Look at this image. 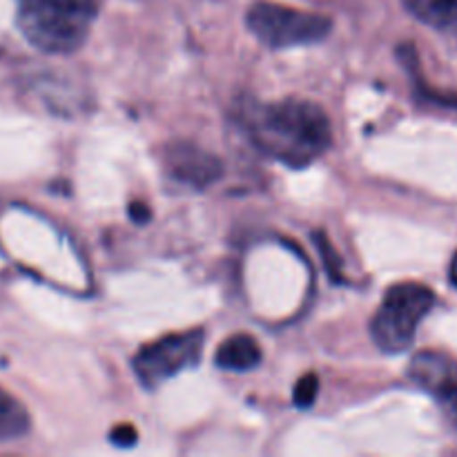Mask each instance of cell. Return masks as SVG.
Instances as JSON below:
<instances>
[{"label":"cell","instance_id":"9c48e42d","mask_svg":"<svg viewBox=\"0 0 457 457\" xmlns=\"http://www.w3.org/2000/svg\"><path fill=\"white\" fill-rule=\"evenodd\" d=\"M420 22L436 29H457V0H404Z\"/></svg>","mask_w":457,"mask_h":457},{"label":"cell","instance_id":"4fadbf2b","mask_svg":"<svg viewBox=\"0 0 457 457\" xmlns=\"http://www.w3.org/2000/svg\"><path fill=\"white\" fill-rule=\"evenodd\" d=\"M129 217H132L137 223H145L150 221V210H147V205L143 204H132L129 205Z\"/></svg>","mask_w":457,"mask_h":457},{"label":"cell","instance_id":"8992f818","mask_svg":"<svg viewBox=\"0 0 457 457\" xmlns=\"http://www.w3.org/2000/svg\"><path fill=\"white\" fill-rule=\"evenodd\" d=\"M409 378L440 404L442 413L457 428V361L445 353L424 351L413 357Z\"/></svg>","mask_w":457,"mask_h":457},{"label":"cell","instance_id":"6da1fadb","mask_svg":"<svg viewBox=\"0 0 457 457\" xmlns=\"http://www.w3.org/2000/svg\"><path fill=\"white\" fill-rule=\"evenodd\" d=\"M237 119L263 154L290 168H306L333 143L328 116L311 101L288 98L266 105L244 101Z\"/></svg>","mask_w":457,"mask_h":457},{"label":"cell","instance_id":"52a82bcc","mask_svg":"<svg viewBox=\"0 0 457 457\" xmlns=\"http://www.w3.org/2000/svg\"><path fill=\"white\" fill-rule=\"evenodd\" d=\"M163 165L172 179L195 190H205L223 177L219 156L187 141H174L163 150Z\"/></svg>","mask_w":457,"mask_h":457},{"label":"cell","instance_id":"7c38bea8","mask_svg":"<svg viewBox=\"0 0 457 457\" xmlns=\"http://www.w3.org/2000/svg\"><path fill=\"white\" fill-rule=\"evenodd\" d=\"M110 440L114 442L116 446H132L137 442V431H134L129 424H123V427H116L114 431L110 433Z\"/></svg>","mask_w":457,"mask_h":457},{"label":"cell","instance_id":"7a4b0ae2","mask_svg":"<svg viewBox=\"0 0 457 457\" xmlns=\"http://www.w3.org/2000/svg\"><path fill=\"white\" fill-rule=\"evenodd\" d=\"M96 0H16L22 36L45 54H70L85 43Z\"/></svg>","mask_w":457,"mask_h":457},{"label":"cell","instance_id":"3957f363","mask_svg":"<svg viewBox=\"0 0 457 457\" xmlns=\"http://www.w3.org/2000/svg\"><path fill=\"white\" fill-rule=\"evenodd\" d=\"M436 303V295L422 284H397L386 290L378 315L370 321V335L379 351L400 355L413 344L418 326Z\"/></svg>","mask_w":457,"mask_h":457},{"label":"cell","instance_id":"277c9868","mask_svg":"<svg viewBox=\"0 0 457 457\" xmlns=\"http://www.w3.org/2000/svg\"><path fill=\"white\" fill-rule=\"evenodd\" d=\"M245 25L259 43L270 49L320 43L333 29L330 18L321 13L299 12L275 3L253 4L245 16Z\"/></svg>","mask_w":457,"mask_h":457},{"label":"cell","instance_id":"5bb4252c","mask_svg":"<svg viewBox=\"0 0 457 457\" xmlns=\"http://www.w3.org/2000/svg\"><path fill=\"white\" fill-rule=\"evenodd\" d=\"M451 281L457 286V254L453 257V263H451Z\"/></svg>","mask_w":457,"mask_h":457},{"label":"cell","instance_id":"5b68a950","mask_svg":"<svg viewBox=\"0 0 457 457\" xmlns=\"http://www.w3.org/2000/svg\"><path fill=\"white\" fill-rule=\"evenodd\" d=\"M204 355V330L172 333L147 344L134 357V373L145 388H156L181 370L192 369Z\"/></svg>","mask_w":457,"mask_h":457},{"label":"cell","instance_id":"ba28073f","mask_svg":"<svg viewBox=\"0 0 457 457\" xmlns=\"http://www.w3.org/2000/svg\"><path fill=\"white\" fill-rule=\"evenodd\" d=\"M263 360L262 346L257 344V339L250 337V335H232L228 337L221 346L217 348V361L219 369L223 370H250L257 369Z\"/></svg>","mask_w":457,"mask_h":457},{"label":"cell","instance_id":"30bf717a","mask_svg":"<svg viewBox=\"0 0 457 457\" xmlns=\"http://www.w3.org/2000/svg\"><path fill=\"white\" fill-rule=\"evenodd\" d=\"M29 427V413L25 406L12 393L0 388V442H12L27 436Z\"/></svg>","mask_w":457,"mask_h":457},{"label":"cell","instance_id":"8fae6325","mask_svg":"<svg viewBox=\"0 0 457 457\" xmlns=\"http://www.w3.org/2000/svg\"><path fill=\"white\" fill-rule=\"evenodd\" d=\"M317 393H320V379H317L312 373L303 375V378L297 382V386H295V393H293L295 404H297L299 409H308V406H312V402L317 400Z\"/></svg>","mask_w":457,"mask_h":457}]
</instances>
